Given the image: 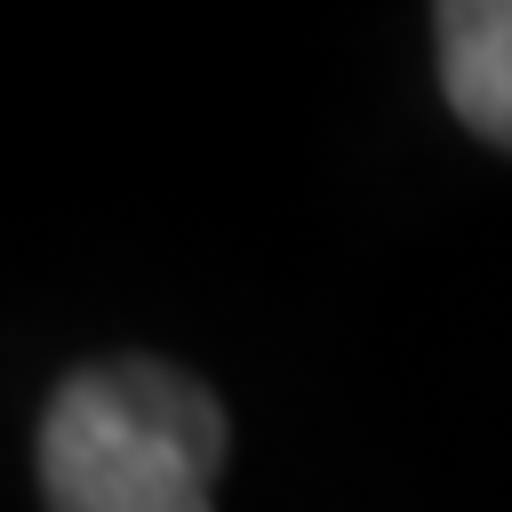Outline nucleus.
I'll list each match as a JSON object with an SVG mask.
<instances>
[{"label": "nucleus", "instance_id": "f257e3e1", "mask_svg": "<svg viewBox=\"0 0 512 512\" xmlns=\"http://www.w3.org/2000/svg\"><path fill=\"white\" fill-rule=\"evenodd\" d=\"M232 424L224 400L144 352L88 360L48 392L40 496L48 512H208Z\"/></svg>", "mask_w": 512, "mask_h": 512}, {"label": "nucleus", "instance_id": "f03ea898", "mask_svg": "<svg viewBox=\"0 0 512 512\" xmlns=\"http://www.w3.org/2000/svg\"><path fill=\"white\" fill-rule=\"evenodd\" d=\"M432 32H440V88H448V112L512 152V0H448L432 8Z\"/></svg>", "mask_w": 512, "mask_h": 512}]
</instances>
